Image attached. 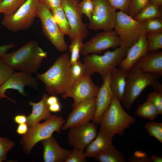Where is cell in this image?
Here are the masks:
<instances>
[{
	"label": "cell",
	"instance_id": "6da1fadb",
	"mask_svg": "<svg viewBox=\"0 0 162 162\" xmlns=\"http://www.w3.org/2000/svg\"><path fill=\"white\" fill-rule=\"evenodd\" d=\"M47 55V53L39 46L37 41L32 40L16 50L6 53L2 58L14 69L36 74Z\"/></svg>",
	"mask_w": 162,
	"mask_h": 162
},
{
	"label": "cell",
	"instance_id": "7a4b0ae2",
	"mask_svg": "<svg viewBox=\"0 0 162 162\" xmlns=\"http://www.w3.org/2000/svg\"><path fill=\"white\" fill-rule=\"evenodd\" d=\"M71 66L70 55L68 53L62 54L46 71L36 74L37 78L45 84L48 93L62 95L70 86Z\"/></svg>",
	"mask_w": 162,
	"mask_h": 162
},
{
	"label": "cell",
	"instance_id": "3957f363",
	"mask_svg": "<svg viewBox=\"0 0 162 162\" xmlns=\"http://www.w3.org/2000/svg\"><path fill=\"white\" fill-rule=\"evenodd\" d=\"M160 75L145 73L134 67L127 72L125 92L121 100L123 106L128 110L143 91L152 86L154 90L162 92V85L158 81Z\"/></svg>",
	"mask_w": 162,
	"mask_h": 162
},
{
	"label": "cell",
	"instance_id": "277c9868",
	"mask_svg": "<svg viewBox=\"0 0 162 162\" xmlns=\"http://www.w3.org/2000/svg\"><path fill=\"white\" fill-rule=\"evenodd\" d=\"M129 48L122 45L113 51H107L102 55L98 54L84 56L83 64L85 74L91 76L99 74L103 80L119 65L125 57Z\"/></svg>",
	"mask_w": 162,
	"mask_h": 162
},
{
	"label": "cell",
	"instance_id": "5b68a950",
	"mask_svg": "<svg viewBox=\"0 0 162 162\" xmlns=\"http://www.w3.org/2000/svg\"><path fill=\"white\" fill-rule=\"evenodd\" d=\"M120 101L113 94L111 104L103 115L99 124L114 136H122L125 130L134 123L136 120L128 114Z\"/></svg>",
	"mask_w": 162,
	"mask_h": 162
},
{
	"label": "cell",
	"instance_id": "8992f818",
	"mask_svg": "<svg viewBox=\"0 0 162 162\" xmlns=\"http://www.w3.org/2000/svg\"><path fill=\"white\" fill-rule=\"evenodd\" d=\"M65 122L61 116L52 115L43 123L29 127L28 132L23 135L21 140V144L25 153L30 154L37 143L50 137L54 132L60 133Z\"/></svg>",
	"mask_w": 162,
	"mask_h": 162
},
{
	"label": "cell",
	"instance_id": "52a82bcc",
	"mask_svg": "<svg viewBox=\"0 0 162 162\" xmlns=\"http://www.w3.org/2000/svg\"><path fill=\"white\" fill-rule=\"evenodd\" d=\"M114 29L121 41L122 45L129 48L143 34L147 33L146 21H139L123 12H116Z\"/></svg>",
	"mask_w": 162,
	"mask_h": 162
},
{
	"label": "cell",
	"instance_id": "ba28073f",
	"mask_svg": "<svg viewBox=\"0 0 162 162\" xmlns=\"http://www.w3.org/2000/svg\"><path fill=\"white\" fill-rule=\"evenodd\" d=\"M40 2V0H27L14 13L4 15L2 24L14 32L28 29L36 17V10Z\"/></svg>",
	"mask_w": 162,
	"mask_h": 162
},
{
	"label": "cell",
	"instance_id": "9c48e42d",
	"mask_svg": "<svg viewBox=\"0 0 162 162\" xmlns=\"http://www.w3.org/2000/svg\"><path fill=\"white\" fill-rule=\"evenodd\" d=\"M36 17L40 20L43 33L51 44L59 52L67 50L68 47L64 35L55 22L51 10L41 2L37 9Z\"/></svg>",
	"mask_w": 162,
	"mask_h": 162
},
{
	"label": "cell",
	"instance_id": "30bf717a",
	"mask_svg": "<svg viewBox=\"0 0 162 162\" xmlns=\"http://www.w3.org/2000/svg\"><path fill=\"white\" fill-rule=\"evenodd\" d=\"M94 8L88 24V28L94 30H112L115 25L116 9L108 0H93Z\"/></svg>",
	"mask_w": 162,
	"mask_h": 162
},
{
	"label": "cell",
	"instance_id": "8fae6325",
	"mask_svg": "<svg viewBox=\"0 0 162 162\" xmlns=\"http://www.w3.org/2000/svg\"><path fill=\"white\" fill-rule=\"evenodd\" d=\"M122 45L119 37L115 31H104L83 43L80 54L84 56L89 54H98L107 49L116 48Z\"/></svg>",
	"mask_w": 162,
	"mask_h": 162
},
{
	"label": "cell",
	"instance_id": "7c38bea8",
	"mask_svg": "<svg viewBox=\"0 0 162 162\" xmlns=\"http://www.w3.org/2000/svg\"><path fill=\"white\" fill-rule=\"evenodd\" d=\"M99 88L94 83L90 76L85 74L61 96L64 99L71 98L73 100L71 106L73 108L84 100L96 98Z\"/></svg>",
	"mask_w": 162,
	"mask_h": 162
},
{
	"label": "cell",
	"instance_id": "4fadbf2b",
	"mask_svg": "<svg viewBox=\"0 0 162 162\" xmlns=\"http://www.w3.org/2000/svg\"><path fill=\"white\" fill-rule=\"evenodd\" d=\"M69 129L68 135L69 145L73 148L83 151L97 134V126L90 121Z\"/></svg>",
	"mask_w": 162,
	"mask_h": 162
},
{
	"label": "cell",
	"instance_id": "5bb4252c",
	"mask_svg": "<svg viewBox=\"0 0 162 162\" xmlns=\"http://www.w3.org/2000/svg\"><path fill=\"white\" fill-rule=\"evenodd\" d=\"M96 98L84 100L73 107L61 128L65 130L70 128L92 120L96 112Z\"/></svg>",
	"mask_w": 162,
	"mask_h": 162
},
{
	"label": "cell",
	"instance_id": "9a60e30c",
	"mask_svg": "<svg viewBox=\"0 0 162 162\" xmlns=\"http://www.w3.org/2000/svg\"><path fill=\"white\" fill-rule=\"evenodd\" d=\"M78 0H62V7L69 23L74 38L79 37L83 39L87 36V26L82 21V15L78 8Z\"/></svg>",
	"mask_w": 162,
	"mask_h": 162
},
{
	"label": "cell",
	"instance_id": "2e32d148",
	"mask_svg": "<svg viewBox=\"0 0 162 162\" xmlns=\"http://www.w3.org/2000/svg\"><path fill=\"white\" fill-rule=\"evenodd\" d=\"M32 74L25 71L14 72L0 86V98H7L14 103H15V101L5 94V92L7 89L17 90L20 94L25 96L27 94L24 92V87L29 86L35 89L37 88V81L36 78L32 77Z\"/></svg>",
	"mask_w": 162,
	"mask_h": 162
},
{
	"label": "cell",
	"instance_id": "e0dca14e",
	"mask_svg": "<svg viewBox=\"0 0 162 162\" xmlns=\"http://www.w3.org/2000/svg\"><path fill=\"white\" fill-rule=\"evenodd\" d=\"M111 73L103 80L96 98V112L92 120L96 124H99L101 117L109 107L113 95L110 86Z\"/></svg>",
	"mask_w": 162,
	"mask_h": 162
},
{
	"label": "cell",
	"instance_id": "ac0fdd59",
	"mask_svg": "<svg viewBox=\"0 0 162 162\" xmlns=\"http://www.w3.org/2000/svg\"><path fill=\"white\" fill-rule=\"evenodd\" d=\"M45 162H65L71 150L61 147L52 135L41 141Z\"/></svg>",
	"mask_w": 162,
	"mask_h": 162
},
{
	"label": "cell",
	"instance_id": "d6986e66",
	"mask_svg": "<svg viewBox=\"0 0 162 162\" xmlns=\"http://www.w3.org/2000/svg\"><path fill=\"white\" fill-rule=\"evenodd\" d=\"M146 34L128 48L125 57L119 65L120 68L128 71L148 52V43Z\"/></svg>",
	"mask_w": 162,
	"mask_h": 162
},
{
	"label": "cell",
	"instance_id": "ffe728a7",
	"mask_svg": "<svg viewBox=\"0 0 162 162\" xmlns=\"http://www.w3.org/2000/svg\"><path fill=\"white\" fill-rule=\"evenodd\" d=\"M133 67L143 72L154 73L162 76V51L147 52Z\"/></svg>",
	"mask_w": 162,
	"mask_h": 162
},
{
	"label": "cell",
	"instance_id": "44dd1931",
	"mask_svg": "<svg viewBox=\"0 0 162 162\" xmlns=\"http://www.w3.org/2000/svg\"><path fill=\"white\" fill-rule=\"evenodd\" d=\"M48 97L47 94H44L38 102L31 101L29 102V105L32 107L31 113L27 117L26 123L29 127L39 124L42 120L46 121L51 116L49 106L46 102Z\"/></svg>",
	"mask_w": 162,
	"mask_h": 162
},
{
	"label": "cell",
	"instance_id": "7402d4cb",
	"mask_svg": "<svg viewBox=\"0 0 162 162\" xmlns=\"http://www.w3.org/2000/svg\"><path fill=\"white\" fill-rule=\"evenodd\" d=\"M114 136L106 130L100 128L95 137L85 148L86 158L94 157L112 144Z\"/></svg>",
	"mask_w": 162,
	"mask_h": 162
},
{
	"label": "cell",
	"instance_id": "603a6c76",
	"mask_svg": "<svg viewBox=\"0 0 162 162\" xmlns=\"http://www.w3.org/2000/svg\"><path fill=\"white\" fill-rule=\"evenodd\" d=\"M127 72L116 67L111 73L110 88L113 94L120 101L125 92Z\"/></svg>",
	"mask_w": 162,
	"mask_h": 162
},
{
	"label": "cell",
	"instance_id": "cb8c5ba5",
	"mask_svg": "<svg viewBox=\"0 0 162 162\" xmlns=\"http://www.w3.org/2000/svg\"><path fill=\"white\" fill-rule=\"evenodd\" d=\"M94 157L100 162H125L126 161L124 154L116 149L112 144Z\"/></svg>",
	"mask_w": 162,
	"mask_h": 162
},
{
	"label": "cell",
	"instance_id": "d4e9b609",
	"mask_svg": "<svg viewBox=\"0 0 162 162\" xmlns=\"http://www.w3.org/2000/svg\"><path fill=\"white\" fill-rule=\"evenodd\" d=\"M53 18L61 31L64 35L68 36L70 40L73 38L70 26L61 5L51 10Z\"/></svg>",
	"mask_w": 162,
	"mask_h": 162
},
{
	"label": "cell",
	"instance_id": "484cf974",
	"mask_svg": "<svg viewBox=\"0 0 162 162\" xmlns=\"http://www.w3.org/2000/svg\"><path fill=\"white\" fill-rule=\"evenodd\" d=\"M161 14L159 7L148 2L133 18L138 21H145L154 18H160Z\"/></svg>",
	"mask_w": 162,
	"mask_h": 162
},
{
	"label": "cell",
	"instance_id": "4316f807",
	"mask_svg": "<svg viewBox=\"0 0 162 162\" xmlns=\"http://www.w3.org/2000/svg\"><path fill=\"white\" fill-rule=\"evenodd\" d=\"M138 116L148 119L151 121L154 120L159 115L157 109L150 100L146 101L140 105L135 112Z\"/></svg>",
	"mask_w": 162,
	"mask_h": 162
},
{
	"label": "cell",
	"instance_id": "83f0119b",
	"mask_svg": "<svg viewBox=\"0 0 162 162\" xmlns=\"http://www.w3.org/2000/svg\"><path fill=\"white\" fill-rule=\"evenodd\" d=\"M27 0H2L0 2V14L9 15L14 13Z\"/></svg>",
	"mask_w": 162,
	"mask_h": 162
},
{
	"label": "cell",
	"instance_id": "f1b7e54d",
	"mask_svg": "<svg viewBox=\"0 0 162 162\" xmlns=\"http://www.w3.org/2000/svg\"><path fill=\"white\" fill-rule=\"evenodd\" d=\"M83 39L79 37L74 38L71 40L69 46L70 52V62L71 64H74L79 60L80 54L83 43Z\"/></svg>",
	"mask_w": 162,
	"mask_h": 162
},
{
	"label": "cell",
	"instance_id": "f546056e",
	"mask_svg": "<svg viewBox=\"0 0 162 162\" xmlns=\"http://www.w3.org/2000/svg\"><path fill=\"white\" fill-rule=\"evenodd\" d=\"M148 43V52L158 51L162 48V32L146 33Z\"/></svg>",
	"mask_w": 162,
	"mask_h": 162
},
{
	"label": "cell",
	"instance_id": "4dcf8cb0",
	"mask_svg": "<svg viewBox=\"0 0 162 162\" xmlns=\"http://www.w3.org/2000/svg\"><path fill=\"white\" fill-rule=\"evenodd\" d=\"M85 74L84 65L79 60L76 63L71 64L70 87L73 84L81 79Z\"/></svg>",
	"mask_w": 162,
	"mask_h": 162
},
{
	"label": "cell",
	"instance_id": "1f68e13d",
	"mask_svg": "<svg viewBox=\"0 0 162 162\" xmlns=\"http://www.w3.org/2000/svg\"><path fill=\"white\" fill-rule=\"evenodd\" d=\"M145 127L149 135L162 143V123L151 122L146 123Z\"/></svg>",
	"mask_w": 162,
	"mask_h": 162
},
{
	"label": "cell",
	"instance_id": "d6a6232c",
	"mask_svg": "<svg viewBox=\"0 0 162 162\" xmlns=\"http://www.w3.org/2000/svg\"><path fill=\"white\" fill-rule=\"evenodd\" d=\"M15 145L8 138L0 136V162L5 161L8 152Z\"/></svg>",
	"mask_w": 162,
	"mask_h": 162
},
{
	"label": "cell",
	"instance_id": "836d02e7",
	"mask_svg": "<svg viewBox=\"0 0 162 162\" xmlns=\"http://www.w3.org/2000/svg\"><path fill=\"white\" fill-rule=\"evenodd\" d=\"M147 33L162 32V21L159 17H155L146 21Z\"/></svg>",
	"mask_w": 162,
	"mask_h": 162
},
{
	"label": "cell",
	"instance_id": "e575fe53",
	"mask_svg": "<svg viewBox=\"0 0 162 162\" xmlns=\"http://www.w3.org/2000/svg\"><path fill=\"white\" fill-rule=\"evenodd\" d=\"M78 8L81 14L85 15L90 21L94 8L93 0H83L79 2Z\"/></svg>",
	"mask_w": 162,
	"mask_h": 162
},
{
	"label": "cell",
	"instance_id": "d590c367",
	"mask_svg": "<svg viewBox=\"0 0 162 162\" xmlns=\"http://www.w3.org/2000/svg\"><path fill=\"white\" fill-rule=\"evenodd\" d=\"M148 2V0H130L128 14L133 17Z\"/></svg>",
	"mask_w": 162,
	"mask_h": 162
},
{
	"label": "cell",
	"instance_id": "8d00e7d4",
	"mask_svg": "<svg viewBox=\"0 0 162 162\" xmlns=\"http://www.w3.org/2000/svg\"><path fill=\"white\" fill-rule=\"evenodd\" d=\"M14 72V69L8 66L2 58L0 57V86Z\"/></svg>",
	"mask_w": 162,
	"mask_h": 162
},
{
	"label": "cell",
	"instance_id": "74e56055",
	"mask_svg": "<svg viewBox=\"0 0 162 162\" xmlns=\"http://www.w3.org/2000/svg\"><path fill=\"white\" fill-rule=\"evenodd\" d=\"M147 99L149 100L155 106L159 114L162 115V92L154 90L148 93Z\"/></svg>",
	"mask_w": 162,
	"mask_h": 162
},
{
	"label": "cell",
	"instance_id": "f35d334b",
	"mask_svg": "<svg viewBox=\"0 0 162 162\" xmlns=\"http://www.w3.org/2000/svg\"><path fill=\"white\" fill-rule=\"evenodd\" d=\"M86 158L84 151L74 148L65 162H86Z\"/></svg>",
	"mask_w": 162,
	"mask_h": 162
},
{
	"label": "cell",
	"instance_id": "ab89813d",
	"mask_svg": "<svg viewBox=\"0 0 162 162\" xmlns=\"http://www.w3.org/2000/svg\"><path fill=\"white\" fill-rule=\"evenodd\" d=\"M111 5L116 8L128 14L130 0H108Z\"/></svg>",
	"mask_w": 162,
	"mask_h": 162
},
{
	"label": "cell",
	"instance_id": "60d3db41",
	"mask_svg": "<svg viewBox=\"0 0 162 162\" xmlns=\"http://www.w3.org/2000/svg\"><path fill=\"white\" fill-rule=\"evenodd\" d=\"M149 157L143 151L135 152L131 157L130 160L131 162H148Z\"/></svg>",
	"mask_w": 162,
	"mask_h": 162
},
{
	"label": "cell",
	"instance_id": "b9f144b4",
	"mask_svg": "<svg viewBox=\"0 0 162 162\" xmlns=\"http://www.w3.org/2000/svg\"><path fill=\"white\" fill-rule=\"evenodd\" d=\"M62 0H40L51 10L61 6Z\"/></svg>",
	"mask_w": 162,
	"mask_h": 162
},
{
	"label": "cell",
	"instance_id": "7bdbcfd3",
	"mask_svg": "<svg viewBox=\"0 0 162 162\" xmlns=\"http://www.w3.org/2000/svg\"><path fill=\"white\" fill-rule=\"evenodd\" d=\"M19 44H15L10 43L0 46V57H3L4 55L7 53L8 50L18 46Z\"/></svg>",
	"mask_w": 162,
	"mask_h": 162
},
{
	"label": "cell",
	"instance_id": "ee69618b",
	"mask_svg": "<svg viewBox=\"0 0 162 162\" xmlns=\"http://www.w3.org/2000/svg\"><path fill=\"white\" fill-rule=\"evenodd\" d=\"M29 127L26 123L19 124L17 126L16 132L19 135H24L28 132Z\"/></svg>",
	"mask_w": 162,
	"mask_h": 162
},
{
	"label": "cell",
	"instance_id": "f6af8a7d",
	"mask_svg": "<svg viewBox=\"0 0 162 162\" xmlns=\"http://www.w3.org/2000/svg\"><path fill=\"white\" fill-rule=\"evenodd\" d=\"M14 120L18 124L26 123L27 117L24 114H18L14 117Z\"/></svg>",
	"mask_w": 162,
	"mask_h": 162
},
{
	"label": "cell",
	"instance_id": "bcb514c9",
	"mask_svg": "<svg viewBox=\"0 0 162 162\" xmlns=\"http://www.w3.org/2000/svg\"><path fill=\"white\" fill-rule=\"evenodd\" d=\"M49 109L51 112H57L61 111V106L59 102L49 106Z\"/></svg>",
	"mask_w": 162,
	"mask_h": 162
},
{
	"label": "cell",
	"instance_id": "7dc6e473",
	"mask_svg": "<svg viewBox=\"0 0 162 162\" xmlns=\"http://www.w3.org/2000/svg\"><path fill=\"white\" fill-rule=\"evenodd\" d=\"M58 102V99L56 95L48 96L46 100V103L49 106Z\"/></svg>",
	"mask_w": 162,
	"mask_h": 162
},
{
	"label": "cell",
	"instance_id": "c3c4849f",
	"mask_svg": "<svg viewBox=\"0 0 162 162\" xmlns=\"http://www.w3.org/2000/svg\"><path fill=\"white\" fill-rule=\"evenodd\" d=\"M162 157L161 156H151L149 157L148 162H162Z\"/></svg>",
	"mask_w": 162,
	"mask_h": 162
},
{
	"label": "cell",
	"instance_id": "681fc988",
	"mask_svg": "<svg viewBox=\"0 0 162 162\" xmlns=\"http://www.w3.org/2000/svg\"><path fill=\"white\" fill-rule=\"evenodd\" d=\"M148 2L157 5L159 7L162 4V0H148Z\"/></svg>",
	"mask_w": 162,
	"mask_h": 162
},
{
	"label": "cell",
	"instance_id": "f907efd6",
	"mask_svg": "<svg viewBox=\"0 0 162 162\" xmlns=\"http://www.w3.org/2000/svg\"><path fill=\"white\" fill-rule=\"evenodd\" d=\"M2 0H0V2L2 1Z\"/></svg>",
	"mask_w": 162,
	"mask_h": 162
}]
</instances>
